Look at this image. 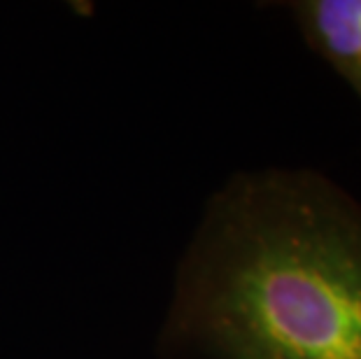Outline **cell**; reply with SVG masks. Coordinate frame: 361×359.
I'll return each instance as SVG.
<instances>
[{"label":"cell","instance_id":"cell-1","mask_svg":"<svg viewBox=\"0 0 361 359\" xmlns=\"http://www.w3.org/2000/svg\"><path fill=\"white\" fill-rule=\"evenodd\" d=\"M159 359H361V198L314 168H259L207 198Z\"/></svg>","mask_w":361,"mask_h":359},{"label":"cell","instance_id":"cell-2","mask_svg":"<svg viewBox=\"0 0 361 359\" xmlns=\"http://www.w3.org/2000/svg\"><path fill=\"white\" fill-rule=\"evenodd\" d=\"M284 7L305 44L361 103V0H294Z\"/></svg>","mask_w":361,"mask_h":359}]
</instances>
